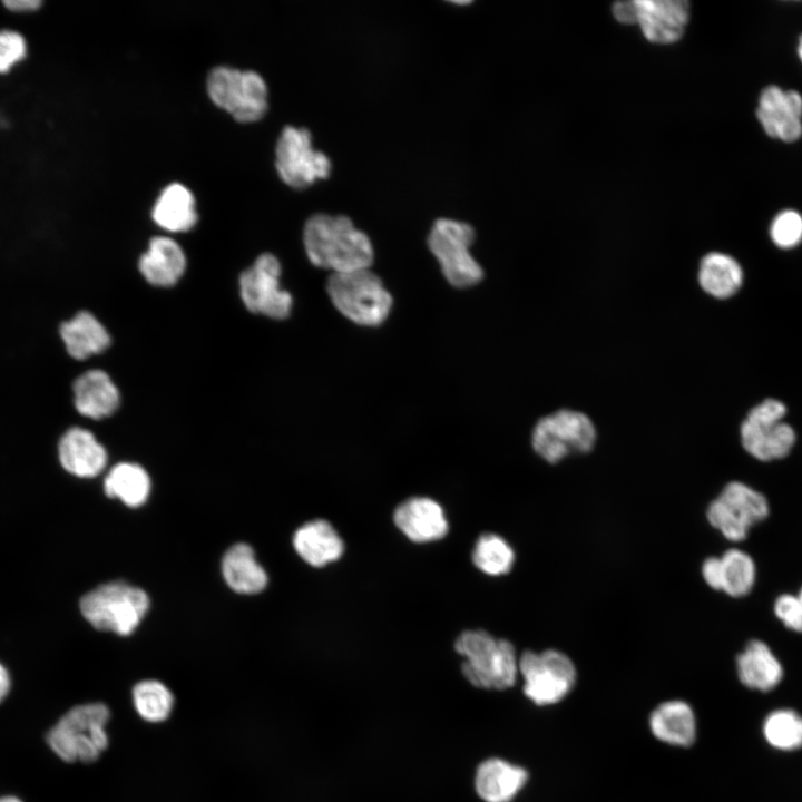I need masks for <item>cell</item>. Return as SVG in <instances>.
<instances>
[{
    "instance_id": "cell-1",
    "label": "cell",
    "mask_w": 802,
    "mask_h": 802,
    "mask_svg": "<svg viewBox=\"0 0 802 802\" xmlns=\"http://www.w3.org/2000/svg\"><path fill=\"white\" fill-rule=\"evenodd\" d=\"M303 243L310 262L332 273L369 268L373 262L370 238L344 215H312L304 225Z\"/></svg>"
},
{
    "instance_id": "cell-2",
    "label": "cell",
    "mask_w": 802,
    "mask_h": 802,
    "mask_svg": "<svg viewBox=\"0 0 802 802\" xmlns=\"http://www.w3.org/2000/svg\"><path fill=\"white\" fill-rule=\"evenodd\" d=\"M109 717V708L102 703L76 705L48 731L47 744L65 762L91 763L108 746L105 726Z\"/></svg>"
},
{
    "instance_id": "cell-3",
    "label": "cell",
    "mask_w": 802,
    "mask_h": 802,
    "mask_svg": "<svg viewBox=\"0 0 802 802\" xmlns=\"http://www.w3.org/2000/svg\"><path fill=\"white\" fill-rule=\"evenodd\" d=\"M454 648L463 658L462 674L473 686L499 691L515 684L518 659L510 642L486 630H467L456 639Z\"/></svg>"
},
{
    "instance_id": "cell-4",
    "label": "cell",
    "mask_w": 802,
    "mask_h": 802,
    "mask_svg": "<svg viewBox=\"0 0 802 802\" xmlns=\"http://www.w3.org/2000/svg\"><path fill=\"white\" fill-rule=\"evenodd\" d=\"M326 291L339 312L363 326L383 323L392 306L390 293L369 268L332 273Z\"/></svg>"
},
{
    "instance_id": "cell-5",
    "label": "cell",
    "mask_w": 802,
    "mask_h": 802,
    "mask_svg": "<svg viewBox=\"0 0 802 802\" xmlns=\"http://www.w3.org/2000/svg\"><path fill=\"white\" fill-rule=\"evenodd\" d=\"M148 607L147 594L123 581L98 586L80 600L84 617L96 629L123 636L135 630Z\"/></svg>"
},
{
    "instance_id": "cell-6",
    "label": "cell",
    "mask_w": 802,
    "mask_h": 802,
    "mask_svg": "<svg viewBox=\"0 0 802 802\" xmlns=\"http://www.w3.org/2000/svg\"><path fill=\"white\" fill-rule=\"evenodd\" d=\"M206 88L212 101L237 121H256L267 110V86L254 70L217 66L209 71Z\"/></svg>"
},
{
    "instance_id": "cell-7",
    "label": "cell",
    "mask_w": 802,
    "mask_h": 802,
    "mask_svg": "<svg viewBox=\"0 0 802 802\" xmlns=\"http://www.w3.org/2000/svg\"><path fill=\"white\" fill-rule=\"evenodd\" d=\"M473 239L471 225L451 218L437 219L430 229L428 246L454 287H470L483 277L482 267L469 251Z\"/></svg>"
},
{
    "instance_id": "cell-8",
    "label": "cell",
    "mask_w": 802,
    "mask_h": 802,
    "mask_svg": "<svg viewBox=\"0 0 802 802\" xmlns=\"http://www.w3.org/2000/svg\"><path fill=\"white\" fill-rule=\"evenodd\" d=\"M596 438L595 424L585 413L563 409L536 423L531 446L545 461L557 463L570 454L589 452Z\"/></svg>"
},
{
    "instance_id": "cell-9",
    "label": "cell",
    "mask_w": 802,
    "mask_h": 802,
    "mask_svg": "<svg viewBox=\"0 0 802 802\" xmlns=\"http://www.w3.org/2000/svg\"><path fill=\"white\" fill-rule=\"evenodd\" d=\"M518 673L524 679V694L537 705L560 702L573 689L577 676L573 661L556 649L525 651L518 659Z\"/></svg>"
},
{
    "instance_id": "cell-10",
    "label": "cell",
    "mask_w": 802,
    "mask_h": 802,
    "mask_svg": "<svg viewBox=\"0 0 802 802\" xmlns=\"http://www.w3.org/2000/svg\"><path fill=\"white\" fill-rule=\"evenodd\" d=\"M275 167L285 184L303 189L326 178L332 165L323 151L313 147L309 129L287 125L276 143Z\"/></svg>"
},
{
    "instance_id": "cell-11",
    "label": "cell",
    "mask_w": 802,
    "mask_h": 802,
    "mask_svg": "<svg viewBox=\"0 0 802 802\" xmlns=\"http://www.w3.org/2000/svg\"><path fill=\"white\" fill-rule=\"evenodd\" d=\"M767 515L766 498L739 481L727 483L706 511L708 522L731 541L743 540L750 528Z\"/></svg>"
},
{
    "instance_id": "cell-12",
    "label": "cell",
    "mask_w": 802,
    "mask_h": 802,
    "mask_svg": "<svg viewBox=\"0 0 802 802\" xmlns=\"http://www.w3.org/2000/svg\"><path fill=\"white\" fill-rule=\"evenodd\" d=\"M786 409L777 400L767 399L753 408L741 427L744 449L762 461L785 457L795 441L793 429L782 421Z\"/></svg>"
},
{
    "instance_id": "cell-13",
    "label": "cell",
    "mask_w": 802,
    "mask_h": 802,
    "mask_svg": "<svg viewBox=\"0 0 802 802\" xmlns=\"http://www.w3.org/2000/svg\"><path fill=\"white\" fill-rule=\"evenodd\" d=\"M281 264L271 253L261 254L239 276V294L253 313L283 320L292 309L291 294L280 286Z\"/></svg>"
},
{
    "instance_id": "cell-14",
    "label": "cell",
    "mask_w": 802,
    "mask_h": 802,
    "mask_svg": "<svg viewBox=\"0 0 802 802\" xmlns=\"http://www.w3.org/2000/svg\"><path fill=\"white\" fill-rule=\"evenodd\" d=\"M756 115L765 133L773 138L794 141L802 135V96L795 90L777 86L764 88Z\"/></svg>"
},
{
    "instance_id": "cell-15",
    "label": "cell",
    "mask_w": 802,
    "mask_h": 802,
    "mask_svg": "<svg viewBox=\"0 0 802 802\" xmlns=\"http://www.w3.org/2000/svg\"><path fill=\"white\" fill-rule=\"evenodd\" d=\"M56 333L65 354L77 362L102 353L111 342L106 326L88 310L59 321Z\"/></svg>"
},
{
    "instance_id": "cell-16",
    "label": "cell",
    "mask_w": 802,
    "mask_h": 802,
    "mask_svg": "<svg viewBox=\"0 0 802 802\" xmlns=\"http://www.w3.org/2000/svg\"><path fill=\"white\" fill-rule=\"evenodd\" d=\"M57 456L61 467L79 478H94L106 467L108 456L96 436L81 426H70L60 434Z\"/></svg>"
},
{
    "instance_id": "cell-17",
    "label": "cell",
    "mask_w": 802,
    "mask_h": 802,
    "mask_svg": "<svg viewBox=\"0 0 802 802\" xmlns=\"http://www.w3.org/2000/svg\"><path fill=\"white\" fill-rule=\"evenodd\" d=\"M70 392L74 410L90 420L110 417L120 402L116 384L101 369H88L79 373L70 383Z\"/></svg>"
},
{
    "instance_id": "cell-18",
    "label": "cell",
    "mask_w": 802,
    "mask_h": 802,
    "mask_svg": "<svg viewBox=\"0 0 802 802\" xmlns=\"http://www.w3.org/2000/svg\"><path fill=\"white\" fill-rule=\"evenodd\" d=\"M688 16V2L685 0H636V23L645 38L654 43L667 45L678 40Z\"/></svg>"
},
{
    "instance_id": "cell-19",
    "label": "cell",
    "mask_w": 802,
    "mask_h": 802,
    "mask_svg": "<svg viewBox=\"0 0 802 802\" xmlns=\"http://www.w3.org/2000/svg\"><path fill=\"white\" fill-rule=\"evenodd\" d=\"M705 583L732 597L746 595L755 580L753 559L740 549H728L722 557H710L702 565Z\"/></svg>"
},
{
    "instance_id": "cell-20",
    "label": "cell",
    "mask_w": 802,
    "mask_h": 802,
    "mask_svg": "<svg viewBox=\"0 0 802 802\" xmlns=\"http://www.w3.org/2000/svg\"><path fill=\"white\" fill-rule=\"evenodd\" d=\"M395 526L414 542L438 540L448 531L441 506L430 498L415 497L403 501L393 515Z\"/></svg>"
},
{
    "instance_id": "cell-21",
    "label": "cell",
    "mask_w": 802,
    "mask_h": 802,
    "mask_svg": "<svg viewBox=\"0 0 802 802\" xmlns=\"http://www.w3.org/2000/svg\"><path fill=\"white\" fill-rule=\"evenodd\" d=\"M138 268L145 280L155 286L168 287L178 282L186 268V256L180 245L168 236H155L140 256Z\"/></svg>"
},
{
    "instance_id": "cell-22",
    "label": "cell",
    "mask_w": 802,
    "mask_h": 802,
    "mask_svg": "<svg viewBox=\"0 0 802 802\" xmlns=\"http://www.w3.org/2000/svg\"><path fill=\"white\" fill-rule=\"evenodd\" d=\"M527 779L525 769L501 759H488L476 771L475 788L486 802H510Z\"/></svg>"
},
{
    "instance_id": "cell-23",
    "label": "cell",
    "mask_w": 802,
    "mask_h": 802,
    "mask_svg": "<svg viewBox=\"0 0 802 802\" xmlns=\"http://www.w3.org/2000/svg\"><path fill=\"white\" fill-rule=\"evenodd\" d=\"M293 546L299 556L314 567H322L341 557L344 550L339 534L325 520L301 526L294 534Z\"/></svg>"
},
{
    "instance_id": "cell-24",
    "label": "cell",
    "mask_w": 802,
    "mask_h": 802,
    "mask_svg": "<svg viewBox=\"0 0 802 802\" xmlns=\"http://www.w3.org/2000/svg\"><path fill=\"white\" fill-rule=\"evenodd\" d=\"M151 217L159 227L169 232L190 229L198 218L194 194L180 183L167 185L154 204Z\"/></svg>"
},
{
    "instance_id": "cell-25",
    "label": "cell",
    "mask_w": 802,
    "mask_h": 802,
    "mask_svg": "<svg viewBox=\"0 0 802 802\" xmlns=\"http://www.w3.org/2000/svg\"><path fill=\"white\" fill-rule=\"evenodd\" d=\"M649 726L656 739L676 746H689L696 735L692 707L677 700L659 704L651 714Z\"/></svg>"
},
{
    "instance_id": "cell-26",
    "label": "cell",
    "mask_w": 802,
    "mask_h": 802,
    "mask_svg": "<svg viewBox=\"0 0 802 802\" xmlns=\"http://www.w3.org/2000/svg\"><path fill=\"white\" fill-rule=\"evenodd\" d=\"M739 678L746 687L767 692L783 677V668L766 644L751 640L736 659Z\"/></svg>"
},
{
    "instance_id": "cell-27",
    "label": "cell",
    "mask_w": 802,
    "mask_h": 802,
    "mask_svg": "<svg viewBox=\"0 0 802 802\" xmlns=\"http://www.w3.org/2000/svg\"><path fill=\"white\" fill-rule=\"evenodd\" d=\"M222 571L225 581L239 594H256L267 584V576L246 544L232 546L224 555Z\"/></svg>"
},
{
    "instance_id": "cell-28",
    "label": "cell",
    "mask_w": 802,
    "mask_h": 802,
    "mask_svg": "<svg viewBox=\"0 0 802 802\" xmlns=\"http://www.w3.org/2000/svg\"><path fill=\"white\" fill-rule=\"evenodd\" d=\"M742 280L740 264L727 254L712 252L701 260L698 283L704 292L716 299H727L735 294Z\"/></svg>"
},
{
    "instance_id": "cell-29",
    "label": "cell",
    "mask_w": 802,
    "mask_h": 802,
    "mask_svg": "<svg viewBox=\"0 0 802 802\" xmlns=\"http://www.w3.org/2000/svg\"><path fill=\"white\" fill-rule=\"evenodd\" d=\"M104 489L108 497L119 499L128 507L135 508L147 500L150 479L141 466L120 462L109 470Z\"/></svg>"
},
{
    "instance_id": "cell-30",
    "label": "cell",
    "mask_w": 802,
    "mask_h": 802,
    "mask_svg": "<svg viewBox=\"0 0 802 802\" xmlns=\"http://www.w3.org/2000/svg\"><path fill=\"white\" fill-rule=\"evenodd\" d=\"M133 702L141 718L158 723L169 717L174 706V696L162 682L146 679L134 686Z\"/></svg>"
},
{
    "instance_id": "cell-31",
    "label": "cell",
    "mask_w": 802,
    "mask_h": 802,
    "mask_svg": "<svg viewBox=\"0 0 802 802\" xmlns=\"http://www.w3.org/2000/svg\"><path fill=\"white\" fill-rule=\"evenodd\" d=\"M472 561L485 574L500 576L510 571L515 552L502 537L483 534L476 541Z\"/></svg>"
},
{
    "instance_id": "cell-32",
    "label": "cell",
    "mask_w": 802,
    "mask_h": 802,
    "mask_svg": "<svg viewBox=\"0 0 802 802\" xmlns=\"http://www.w3.org/2000/svg\"><path fill=\"white\" fill-rule=\"evenodd\" d=\"M763 733L772 746L796 750L802 746V717L791 710L772 712L764 722Z\"/></svg>"
},
{
    "instance_id": "cell-33",
    "label": "cell",
    "mask_w": 802,
    "mask_h": 802,
    "mask_svg": "<svg viewBox=\"0 0 802 802\" xmlns=\"http://www.w3.org/2000/svg\"><path fill=\"white\" fill-rule=\"evenodd\" d=\"M29 53L26 36L13 28L0 29V76L13 71Z\"/></svg>"
},
{
    "instance_id": "cell-34",
    "label": "cell",
    "mask_w": 802,
    "mask_h": 802,
    "mask_svg": "<svg viewBox=\"0 0 802 802\" xmlns=\"http://www.w3.org/2000/svg\"><path fill=\"white\" fill-rule=\"evenodd\" d=\"M772 241L782 248H791L802 241V216L795 211H783L771 224Z\"/></svg>"
},
{
    "instance_id": "cell-35",
    "label": "cell",
    "mask_w": 802,
    "mask_h": 802,
    "mask_svg": "<svg viewBox=\"0 0 802 802\" xmlns=\"http://www.w3.org/2000/svg\"><path fill=\"white\" fill-rule=\"evenodd\" d=\"M774 612L788 628L802 633V605L798 596L781 595L774 604Z\"/></svg>"
},
{
    "instance_id": "cell-36",
    "label": "cell",
    "mask_w": 802,
    "mask_h": 802,
    "mask_svg": "<svg viewBox=\"0 0 802 802\" xmlns=\"http://www.w3.org/2000/svg\"><path fill=\"white\" fill-rule=\"evenodd\" d=\"M2 4L11 13L30 14L40 10L43 3L40 0H6Z\"/></svg>"
},
{
    "instance_id": "cell-37",
    "label": "cell",
    "mask_w": 802,
    "mask_h": 802,
    "mask_svg": "<svg viewBox=\"0 0 802 802\" xmlns=\"http://www.w3.org/2000/svg\"><path fill=\"white\" fill-rule=\"evenodd\" d=\"M614 17L622 23H636V0L618 1L613 7Z\"/></svg>"
},
{
    "instance_id": "cell-38",
    "label": "cell",
    "mask_w": 802,
    "mask_h": 802,
    "mask_svg": "<svg viewBox=\"0 0 802 802\" xmlns=\"http://www.w3.org/2000/svg\"><path fill=\"white\" fill-rule=\"evenodd\" d=\"M11 686L10 675L7 668L0 663V703L9 694Z\"/></svg>"
},
{
    "instance_id": "cell-39",
    "label": "cell",
    "mask_w": 802,
    "mask_h": 802,
    "mask_svg": "<svg viewBox=\"0 0 802 802\" xmlns=\"http://www.w3.org/2000/svg\"><path fill=\"white\" fill-rule=\"evenodd\" d=\"M0 802H22L18 796L14 795H3L0 796Z\"/></svg>"
},
{
    "instance_id": "cell-40",
    "label": "cell",
    "mask_w": 802,
    "mask_h": 802,
    "mask_svg": "<svg viewBox=\"0 0 802 802\" xmlns=\"http://www.w3.org/2000/svg\"><path fill=\"white\" fill-rule=\"evenodd\" d=\"M798 53H799V57H800V59H801V61H802V35H801L800 40H799Z\"/></svg>"
},
{
    "instance_id": "cell-41",
    "label": "cell",
    "mask_w": 802,
    "mask_h": 802,
    "mask_svg": "<svg viewBox=\"0 0 802 802\" xmlns=\"http://www.w3.org/2000/svg\"><path fill=\"white\" fill-rule=\"evenodd\" d=\"M798 598H799V600H800V603H801V605H802V588H801V590H800V593H799V595H798Z\"/></svg>"
}]
</instances>
